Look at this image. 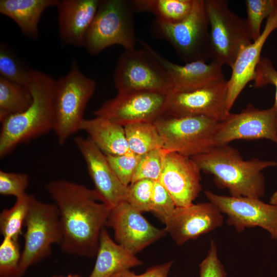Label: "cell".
Returning <instances> with one entry per match:
<instances>
[{"label": "cell", "instance_id": "1", "mask_svg": "<svg viewBox=\"0 0 277 277\" xmlns=\"http://www.w3.org/2000/svg\"><path fill=\"white\" fill-rule=\"evenodd\" d=\"M45 188L59 211L62 250L94 256L112 208L100 200L94 189L83 185L60 179L48 182Z\"/></svg>", "mask_w": 277, "mask_h": 277}, {"label": "cell", "instance_id": "2", "mask_svg": "<svg viewBox=\"0 0 277 277\" xmlns=\"http://www.w3.org/2000/svg\"><path fill=\"white\" fill-rule=\"evenodd\" d=\"M56 81L43 72L30 70L27 86L33 101L23 112L9 116L1 122V158L9 154L18 145L53 130Z\"/></svg>", "mask_w": 277, "mask_h": 277}, {"label": "cell", "instance_id": "3", "mask_svg": "<svg viewBox=\"0 0 277 277\" xmlns=\"http://www.w3.org/2000/svg\"><path fill=\"white\" fill-rule=\"evenodd\" d=\"M191 158L201 171L212 175L215 184L233 197L260 199L265 192L262 171L277 165V162L258 159L244 160L229 144L216 146Z\"/></svg>", "mask_w": 277, "mask_h": 277}, {"label": "cell", "instance_id": "4", "mask_svg": "<svg viewBox=\"0 0 277 277\" xmlns=\"http://www.w3.org/2000/svg\"><path fill=\"white\" fill-rule=\"evenodd\" d=\"M95 81L83 74L77 61L56 81L53 100V127L60 145L80 130L85 110L96 88Z\"/></svg>", "mask_w": 277, "mask_h": 277}, {"label": "cell", "instance_id": "5", "mask_svg": "<svg viewBox=\"0 0 277 277\" xmlns=\"http://www.w3.org/2000/svg\"><path fill=\"white\" fill-rule=\"evenodd\" d=\"M134 12L131 1H100L83 47L92 55L114 45L135 48Z\"/></svg>", "mask_w": 277, "mask_h": 277}, {"label": "cell", "instance_id": "6", "mask_svg": "<svg viewBox=\"0 0 277 277\" xmlns=\"http://www.w3.org/2000/svg\"><path fill=\"white\" fill-rule=\"evenodd\" d=\"M208 19L211 59L232 67L239 53L252 39L246 19L232 11L225 0H205Z\"/></svg>", "mask_w": 277, "mask_h": 277}, {"label": "cell", "instance_id": "7", "mask_svg": "<svg viewBox=\"0 0 277 277\" xmlns=\"http://www.w3.org/2000/svg\"><path fill=\"white\" fill-rule=\"evenodd\" d=\"M209 26L205 0H193L190 13L179 22L155 19L154 23L157 32L171 44L185 63L211 59Z\"/></svg>", "mask_w": 277, "mask_h": 277}, {"label": "cell", "instance_id": "8", "mask_svg": "<svg viewBox=\"0 0 277 277\" xmlns=\"http://www.w3.org/2000/svg\"><path fill=\"white\" fill-rule=\"evenodd\" d=\"M219 122L204 116L175 117L163 115L153 123L167 152L192 157L215 147Z\"/></svg>", "mask_w": 277, "mask_h": 277}, {"label": "cell", "instance_id": "9", "mask_svg": "<svg viewBox=\"0 0 277 277\" xmlns=\"http://www.w3.org/2000/svg\"><path fill=\"white\" fill-rule=\"evenodd\" d=\"M25 225V245L16 277H21L32 265L51 253V245L60 244L62 234L55 204L45 203L31 195Z\"/></svg>", "mask_w": 277, "mask_h": 277}, {"label": "cell", "instance_id": "10", "mask_svg": "<svg viewBox=\"0 0 277 277\" xmlns=\"http://www.w3.org/2000/svg\"><path fill=\"white\" fill-rule=\"evenodd\" d=\"M113 80L117 92L143 91L168 93L172 90L167 72L143 47L125 50L122 53Z\"/></svg>", "mask_w": 277, "mask_h": 277}, {"label": "cell", "instance_id": "11", "mask_svg": "<svg viewBox=\"0 0 277 277\" xmlns=\"http://www.w3.org/2000/svg\"><path fill=\"white\" fill-rule=\"evenodd\" d=\"M228 81L196 89L168 92L163 115L180 117L204 116L219 122L230 113L227 108Z\"/></svg>", "mask_w": 277, "mask_h": 277}, {"label": "cell", "instance_id": "12", "mask_svg": "<svg viewBox=\"0 0 277 277\" xmlns=\"http://www.w3.org/2000/svg\"><path fill=\"white\" fill-rule=\"evenodd\" d=\"M168 93L143 91L117 92L93 114L123 127L136 123H153L164 114Z\"/></svg>", "mask_w": 277, "mask_h": 277}, {"label": "cell", "instance_id": "13", "mask_svg": "<svg viewBox=\"0 0 277 277\" xmlns=\"http://www.w3.org/2000/svg\"><path fill=\"white\" fill-rule=\"evenodd\" d=\"M205 194L227 215L228 225L238 232L260 227L267 230L272 239H277V205L266 204L260 199L219 195L208 190Z\"/></svg>", "mask_w": 277, "mask_h": 277}, {"label": "cell", "instance_id": "14", "mask_svg": "<svg viewBox=\"0 0 277 277\" xmlns=\"http://www.w3.org/2000/svg\"><path fill=\"white\" fill-rule=\"evenodd\" d=\"M267 139L277 145V123L273 107L259 109L249 104L240 112H230L219 123L214 137L215 146L229 144L238 140Z\"/></svg>", "mask_w": 277, "mask_h": 277}, {"label": "cell", "instance_id": "15", "mask_svg": "<svg viewBox=\"0 0 277 277\" xmlns=\"http://www.w3.org/2000/svg\"><path fill=\"white\" fill-rule=\"evenodd\" d=\"M127 201L112 208L106 225L111 227L119 245L133 254L163 237L167 232L156 228Z\"/></svg>", "mask_w": 277, "mask_h": 277}, {"label": "cell", "instance_id": "16", "mask_svg": "<svg viewBox=\"0 0 277 277\" xmlns=\"http://www.w3.org/2000/svg\"><path fill=\"white\" fill-rule=\"evenodd\" d=\"M201 170L191 157L166 151L159 181L176 207L191 205L202 190Z\"/></svg>", "mask_w": 277, "mask_h": 277}, {"label": "cell", "instance_id": "17", "mask_svg": "<svg viewBox=\"0 0 277 277\" xmlns=\"http://www.w3.org/2000/svg\"><path fill=\"white\" fill-rule=\"evenodd\" d=\"M74 142L86 162L100 200L111 208L126 201L128 186L117 177L106 155L88 137L77 136Z\"/></svg>", "mask_w": 277, "mask_h": 277}, {"label": "cell", "instance_id": "18", "mask_svg": "<svg viewBox=\"0 0 277 277\" xmlns=\"http://www.w3.org/2000/svg\"><path fill=\"white\" fill-rule=\"evenodd\" d=\"M224 217L218 208L209 202L176 207L165 229L181 245L222 226Z\"/></svg>", "mask_w": 277, "mask_h": 277}, {"label": "cell", "instance_id": "19", "mask_svg": "<svg viewBox=\"0 0 277 277\" xmlns=\"http://www.w3.org/2000/svg\"><path fill=\"white\" fill-rule=\"evenodd\" d=\"M167 72L172 85V90L185 91L204 87L225 80L223 66L211 61H195L178 65L165 58L147 43L138 40Z\"/></svg>", "mask_w": 277, "mask_h": 277}, {"label": "cell", "instance_id": "20", "mask_svg": "<svg viewBox=\"0 0 277 277\" xmlns=\"http://www.w3.org/2000/svg\"><path fill=\"white\" fill-rule=\"evenodd\" d=\"M276 29L277 10L267 18L260 36L242 48L239 53L231 68V77L228 80L226 105L229 111L230 112L235 101L245 86L254 80L264 45L270 34Z\"/></svg>", "mask_w": 277, "mask_h": 277}, {"label": "cell", "instance_id": "21", "mask_svg": "<svg viewBox=\"0 0 277 277\" xmlns=\"http://www.w3.org/2000/svg\"><path fill=\"white\" fill-rule=\"evenodd\" d=\"M99 0H62L56 6L59 34L64 45L83 47Z\"/></svg>", "mask_w": 277, "mask_h": 277}, {"label": "cell", "instance_id": "22", "mask_svg": "<svg viewBox=\"0 0 277 277\" xmlns=\"http://www.w3.org/2000/svg\"><path fill=\"white\" fill-rule=\"evenodd\" d=\"M94 268L88 277H110L122 270L141 265L134 254L114 242L103 227Z\"/></svg>", "mask_w": 277, "mask_h": 277}, {"label": "cell", "instance_id": "23", "mask_svg": "<svg viewBox=\"0 0 277 277\" xmlns=\"http://www.w3.org/2000/svg\"><path fill=\"white\" fill-rule=\"evenodd\" d=\"M80 130L85 131L88 138L105 155H118L130 151L124 127L106 118H84Z\"/></svg>", "mask_w": 277, "mask_h": 277}, {"label": "cell", "instance_id": "24", "mask_svg": "<svg viewBox=\"0 0 277 277\" xmlns=\"http://www.w3.org/2000/svg\"><path fill=\"white\" fill-rule=\"evenodd\" d=\"M59 0H1L0 12L12 19L23 35L35 39L38 36V25L44 11L56 6Z\"/></svg>", "mask_w": 277, "mask_h": 277}, {"label": "cell", "instance_id": "25", "mask_svg": "<svg viewBox=\"0 0 277 277\" xmlns=\"http://www.w3.org/2000/svg\"><path fill=\"white\" fill-rule=\"evenodd\" d=\"M193 0H132L135 12H148L156 20L176 23L184 19L190 13Z\"/></svg>", "mask_w": 277, "mask_h": 277}, {"label": "cell", "instance_id": "26", "mask_svg": "<svg viewBox=\"0 0 277 277\" xmlns=\"http://www.w3.org/2000/svg\"><path fill=\"white\" fill-rule=\"evenodd\" d=\"M33 97L27 86L0 77V122L19 114L32 104Z\"/></svg>", "mask_w": 277, "mask_h": 277}, {"label": "cell", "instance_id": "27", "mask_svg": "<svg viewBox=\"0 0 277 277\" xmlns=\"http://www.w3.org/2000/svg\"><path fill=\"white\" fill-rule=\"evenodd\" d=\"M129 150L140 156L152 150L163 148L159 132L152 122L130 124L124 127Z\"/></svg>", "mask_w": 277, "mask_h": 277}, {"label": "cell", "instance_id": "28", "mask_svg": "<svg viewBox=\"0 0 277 277\" xmlns=\"http://www.w3.org/2000/svg\"><path fill=\"white\" fill-rule=\"evenodd\" d=\"M30 199L31 195L27 193L17 197L11 208L1 213L0 229L4 237L18 239L29 211Z\"/></svg>", "mask_w": 277, "mask_h": 277}, {"label": "cell", "instance_id": "29", "mask_svg": "<svg viewBox=\"0 0 277 277\" xmlns=\"http://www.w3.org/2000/svg\"><path fill=\"white\" fill-rule=\"evenodd\" d=\"M246 22L252 41L261 35L263 21L277 10V0H246Z\"/></svg>", "mask_w": 277, "mask_h": 277}, {"label": "cell", "instance_id": "30", "mask_svg": "<svg viewBox=\"0 0 277 277\" xmlns=\"http://www.w3.org/2000/svg\"><path fill=\"white\" fill-rule=\"evenodd\" d=\"M30 70L25 68L11 49L0 44V77L27 86Z\"/></svg>", "mask_w": 277, "mask_h": 277}, {"label": "cell", "instance_id": "31", "mask_svg": "<svg viewBox=\"0 0 277 277\" xmlns=\"http://www.w3.org/2000/svg\"><path fill=\"white\" fill-rule=\"evenodd\" d=\"M166 152L164 149L160 148L141 155L131 183L141 180L159 181L162 173Z\"/></svg>", "mask_w": 277, "mask_h": 277}, {"label": "cell", "instance_id": "32", "mask_svg": "<svg viewBox=\"0 0 277 277\" xmlns=\"http://www.w3.org/2000/svg\"><path fill=\"white\" fill-rule=\"evenodd\" d=\"M18 239L4 237L0 245V277H16L21 260Z\"/></svg>", "mask_w": 277, "mask_h": 277}, {"label": "cell", "instance_id": "33", "mask_svg": "<svg viewBox=\"0 0 277 277\" xmlns=\"http://www.w3.org/2000/svg\"><path fill=\"white\" fill-rule=\"evenodd\" d=\"M155 181L141 180L128 186L126 201L142 213L150 211L151 197Z\"/></svg>", "mask_w": 277, "mask_h": 277}, {"label": "cell", "instance_id": "34", "mask_svg": "<svg viewBox=\"0 0 277 277\" xmlns=\"http://www.w3.org/2000/svg\"><path fill=\"white\" fill-rule=\"evenodd\" d=\"M175 208L176 205L169 193L159 181H155L150 211L166 224L172 216Z\"/></svg>", "mask_w": 277, "mask_h": 277}, {"label": "cell", "instance_id": "35", "mask_svg": "<svg viewBox=\"0 0 277 277\" xmlns=\"http://www.w3.org/2000/svg\"><path fill=\"white\" fill-rule=\"evenodd\" d=\"M106 155L117 177L123 184L128 186L131 183L141 156L131 151L122 155Z\"/></svg>", "mask_w": 277, "mask_h": 277}, {"label": "cell", "instance_id": "36", "mask_svg": "<svg viewBox=\"0 0 277 277\" xmlns=\"http://www.w3.org/2000/svg\"><path fill=\"white\" fill-rule=\"evenodd\" d=\"M29 185L28 176L23 173L0 171V193L16 198L25 194Z\"/></svg>", "mask_w": 277, "mask_h": 277}, {"label": "cell", "instance_id": "37", "mask_svg": "<svg viewBox=\"0 0 277 277\" xmlns=\"http://www.w3.org/2000/svg\"><path fill=\"white\" fill-rule=\"evenodd\" d=\"M253 81V87L255 88H262L268 85L274 86L275 95L273 107L275 111L277 123V70L267 57L261 56L256 68Z\"/></svg>", "mask_w": 277, "mask_h": 277}, {"label": "cell", "instance_id": "38", "mask_svg": "<svg viewBox=\"0 0 277 277\" xmlns=\"http://www.w3.org/2000/svg\"><path fill=\"white\" fill-rule=\"evenodd\" d=\"M200 277H226L227 273L220 261L217 246L212 240L206 258L200 264Z\"/></svg>", "mask_w": 277, "mask_h": 277}, {"label": "cell", "instance_id": "39", "mask_svg": "<svg viewBox=\"0 0 277 277\" xmlns=\"http://www.w3.org/2000/svg\"><path fill=\"white\" fill-rule=\"evenodd\" d=\"M172 262L170 261L162 265H156L148 268L144 273L136 274L126 269L116 272L110 277H168Z\"/></svg>", "mask_w": 277, "mask_h": 277}, {"label": "cell", "instance_id": "40", "mask_svg": "<svg viewBox=\"0 0 277 277\" xmlns=\"http://www.w3.org/2000/svg\"><path fill=\"white\" fill-rule=\"evenodd\" d=\"M270 204L277 205V191L273 193L270 198Z\"/></svg>", "mask_w": 277, "mask_h": 277}, {"label": "cell", "instance_id": "41", "mask_svg": "<svg viewBox=\"0 0 277 277\" xmlns=\"http://www.w3.org/2000/svg\"><path fill=\"white\" fill-rule=\"evenodd\" d=\"M67 277H80V275L78 274H69Z\"/></svg>", "mask_w": 277, "mask_h": 277}, {"label": "cell", "instance_id": "42", "mask_svg": "<svg viewBox=\"0 0 277 277\" xmlns=\"http://www.w3.org/2000/svg\"><path fill=\"white\" fill-rule=\"evenodd\" d=\"M52 277H63V276H53Z\"/></svg>", "mask_w": 277, "mask_h": 277}]
</instances>
